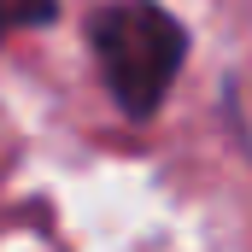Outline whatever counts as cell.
I'll list each match as a JSON object with an SVG mask.
<instances>
[{
	"instance_id": "cell-2",
	"label": "cell",
	"mask_w": 252,
	"mask_h": 252,
	"mask_svg": "<svg viewBox=\"0 0 252 252\" xmlns=\"http://www.w3.org/2000/svg\"><path fill=\"white\" fill-rule=\"evenodd\" d=\"M59 18V0H0V41L12 30H41Z\"/></svg>"
},
{
	"instance_id": "cell-1",
	"label": "cell",
	"mask_w": 252,
	"mask_h": 252,
	"mask_svg": "<svg viewBox=\"0 0 252 252\" xmlns=\"http://www.w3.org/2000/svg\"><path fill=\"white\" fill-rule=\"evenodd\" d=\"M94 59L106 76V94L124 118H153L188 59V30L158 0H112L88 24Z\"/></svg>"
}]
</instances>
